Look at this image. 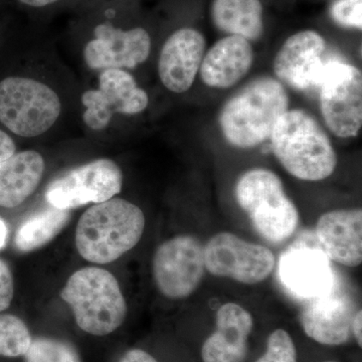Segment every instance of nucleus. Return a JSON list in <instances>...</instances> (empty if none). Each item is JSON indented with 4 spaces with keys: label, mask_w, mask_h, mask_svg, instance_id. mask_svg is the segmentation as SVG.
Wrapping results in <instances>:
<instances>
[{
    "label": "nucleus",
    "mask_w": 362,
    "mask_h": 362,
    "mask_svg": "<svg viewBox=\"0 0 362 362\" xmlns=\"http://www.w3.org/2000/svg\"><path fill=\"white\" fill-rule=\"evenodd\" d=\"M61 298L70 305L78 327L95 337L114 332L127 315L118 281L110 272L97 267L75 272L66 281Z\"/></svg>",
    "instance_id": "nucleus-5"
},
{
    "label": "nucleus",
    "mask_w": 362,
    "mask_h": 362,
    "mask_svg": "<svg viewBox=\"0 0 362 362\" xmlns=\"http://www.w3.org/2000/svg\"><path fill=\"white\" fill-rule=\"evenodd\" d=\"M270 140L276 158L297 180H326L337 169V152L329 136L311 114L302 109L286 111Z\"/></svg>",
    "instance_id": "nucleus-3"
},
{
    "label": "nucleus",
    "mask_w": 362,
    "mask_h": 362,
    "mask_svg": "<svg viewBox=\"0 0 362 362\" xmlns=\"http://www.w3.org/2000/svg\"><path fill=\"white\" fill-rule=\"evenodd\" d=\"M281 275L288 287L301 296L317 298L330 292L332 276L322 255L315 251H297L285 257Z\"/></svg>",
    "instance_id": "nucleus-20"
},
{
    "label": "nucleus",
    "mask_w": 362,
    "mask_h": 362,
    "mask_svg": "<svg viewBox=\"0 0 362 362\" xmlns=\"http://www.w3.org/2000/svg\"><path fill=\"white\" fill-rule=\"evenodd\" d=\"M330 16L342 28L361 30L362 0H335L330 7Z\"/></svg>",
    "instance_id": "nucleus-26"
},
{
    "label": "nucleus",
    "mask_w": 362,
    "mask_h": 362,
    "mask_svg": "<svg viewBox=\"0 0 362 362\" xmlns=\"http://www.w3.org/2000/svg\"><path fill=\"white\" fill-rule=\"evenodd\" d=\"M119 362H158L145 350L135 349L126 352Z\"/></svg>",
    "instance_id": "nucleus-29"
},
{
    "label": "nucleus",
    "mask_w": 362,
    "mask_h": 362,
    "mask_svg": "<svg viewBox=\"0 0 362 362\" xmlns=\"http://www.w3.org/2000/svg\"><path fill=\"white\" fill-rule=\"evenodd\" d=\"M289 110L284 84L263 76L252 80L223 105L218 125L228 143L252 149L270 139L279 119Z\"/></svg>",
    "instance_id": "nucleus-2"
},
{
    "label": "nucleus",
    "mask_w": 362,
    "mask_h": 362,
    "mask_svg": "<svg viewBox=\"0 0 362 362\" xmlns=\"http://www.w3.org/2000/svg\"><path fill=\"white\" fill-rule=\"evenodd\" d=\"M7 238V226L6 223L0 218V249L4 247Z\"/></svg>",
    "instance_id": "nucleus-32"
},
{
    "label": "nucleus",
    "mask_w": 362,
    "mask_h": 362,
    "mask_svg": "<svg viewBox=\"0 0 362 362\" xmlns=\"http://www.w3.org/2000/svg\"><path fill=\"white\" fill-rule=\"evenodd\" d=\"M65 109L59 88L37 71L13 74L0 81V125L11 135L26 139L49 135Z\"/></svg>",
    "instance_id": "nucleus-1"
},
{
    "label": "nucleus",
    "mask_w": 362,
    "mask_h": 362,
    "mask_svg": "<svg viewBox=\"0 0 362 362\" xmlns=\"http://www.w3.org/2000/svg\"><path fill=\"white\" fill-rule=\"evenodd\" d=\"M255 362H298L293 338L284 329H276L269 335L264 356Z\"/></svg>",
    "instance_id": "nucleus-25"
},
{
    "label": "nucleus",
    "mask_w": 362,
    "mask_h": 362,
    "mask_svg": "<svg viewBox=\"0 0 362 362\" xmlns=\"http://www.w3.org/2000/svg\"><path fill=\"white\" fill-rule=\"evenodd\" d=\"M25 362H80L70 345L49 338L33 340L25 356Z\"/></svg>",
    "instance_id": "nucleus-24"
},
{
    "label": "nucleus",
    "mask_w": 362,
    "mask_h": 362,
    "mask_svg": "<svg viewBox=\"0 0 362 362\" xmlns=\"http://www.w3.org/2000/svg\"><path fill=\"white\" fill-rule=\"evenodd\" d=\"M145 228L142 209L127 199L113 197L89 207L76 230V247L90 263H112L132 250Z\"/></svg>",
    "instance_id": "nucleus-4"
},
{
    "label": "nucleus",
    "mask_w": 362,
    "mask_h": 362,
    "mask_svg": "<svg viewBox=\"0 0 362 362\" xmlns=\"http://www.w3.org/2000/svg\"><path fill=\"white\" fill-rule=\"evenodd\" d=\"M254 61L251 42L237 35H226L207 49L199 74L207 87L230 89L246 77Z\"/></svg>",
    "instance_id": "nucleus-18"
},
{
    "label": "nucleus",
    "mask_w": 362,
    "mask_h": 362,
    "mask_svg": "<svg viewBox=\"0 0 362 362\" xmlns=\"http://www.w3.org/2000/svg\"><path fill=\"white\" fill-rule=\"evenodd\" d=\"M235 199L257 232L269 242H284L296 230L299 213L273 171L252 168L237 181Z\"/></svg>",
    "instance_id": "nucleus-7"
},
{
    "label": "nucleus",
    "mask_w": 362,
    "mask_h": 362,
    "mask_svg": "<svg viewBox=\"0 0 362 362\" xmlns=\"http://www.w3.org/2000/svg\"><path fill=\"white\" fill-rule=\"evenodd\" d=\"M16 152V141L13 135L0 128V164L13 156Z\"/></svg>",
    "instance_id": "nucleus-28"
},
{
    "label": "nucleus",
    "mask_w": 362,
    "mask_h": 362,
    "mask_svg": "<svg viewBox=\"0 0 362 362\" xmlns=\"http://www.w3.org/2000/svg\"><path fill=\"white\" fill-rule=\"evenodd\" d=\"M123 173L115 161L99 158L69 170L47 185L45 199L52 207L71 211L101 204L120 194Z\"/></svg>",
    "instance_id": "nucleus-10"
},
{
    "label": "nucleus",
    "mask_w": 362,
    "mask_h": 362,
    "mask_svg": "<svg viewBox=\"0 0 362 362\" xmlns=\"http://www.w3.org/2000/svg\"><path fill=\"white\" fill-rule=\"evenodd\" d=\"M13 274L6 262L0 259V312L6 310L13 299Z\"/></svg>",
    "instance_id": "nucleus-27"
},
{
    "label": "nucleus",
    "mask_w": 362,
    "mask_h": 362,
    "mask_svg": "<svg viewBox=\"0 0 362 362\" xmlns=\"http://www.w3.org/2000/svg\"><path fill=\"white\" fill-rule=\"evenodd\" d=\"M319 103L326 126L337 137L349 139L362 127V74L338 59L325 62L319 82Z\"/></svg>",
    "instance_id": "nucleus-8"
},
{
    "label": "nucleus",
    "mask_w": 362,
    "mask_h": 362,
    "mask_svg": "<svg viewBox=\"0 0 362 362\" xmlns=\"http://www.w3.org/2000/svg\"><path fill=\"white\" fill-rule=\"evenodd\" d=\"M323 362H337V361H323Z\"/></svg>",
    "instance_id": "nucleus-33"
},
{
    "label": "nucleus",
    "mask_w": 362,
    "mask_h": 362,
    "mask_svg": "<svg viewBox=\"0 0 362 362\" xmlns=\"http://www.w3.org/2000/svg\"><path fill=\"white\" fill-rule=\"evenodd\" d=\"M356 313L350 298L328 292L305 307L300 321L312 340L327 346H338L349 341Z\"/></svg>",
    "instance_id": "nucleus-16"
},
{
    "label": "nucleus",
    "mask_w": 362,
    "mask_h": 362,
    "mask_svg": "<svg viewBox=\"0 0 362 362\" xmlns=\"http://www.w3.org/2000/svg\"><path fill=\"white\" fill-rule=\"evenodd\" d=\"M316 233L328 258L343 266L361 265V209H335L323 214L317 221Z\"/></svg>",
    "instance_id": "nucleus-17"
},
{
    "label": "nucleus",
    "mask_w": 362,
    "mask_h": 362,
    "mask_svg": "<svg viewBox=\"0 0 362 362\" xmlns=\"http://www.w3.org/2000/svg\"><path fill=\"white\" fill-rule=\"evenodd\" d=\"M254 329L252 314L237 303L221 305L216 312V329L202 347L204 362H243Z\"/></svg>",
    "instance_id": "nucleus-15"
},
{
    "label": "nucleus",
    "mask_w": 362,
    "mask_h": 362,
    "mask_svg": "<svg viewBox=\"0 0 362 362\" xmlns=\"http://www.w3.org/2000/svg\"><path fill=\"white\" fill-rule=\"evenodd\" d=\"M362 311L361 309L356 311L352 321L351 333L356 338V341L359 347L362 346Z\"/></svg>",
    "instance_id": "nucleus-30"
},
{
    "label": "nucleus",
    "mask_w": 362,
    "mask_h": 362,
    "mask_svg": "<svg viewBox=\"0 0 362 362\" xmlns=\"http://www.w3.org/2000/svg\"><path fill=\"white\" fill-rule=\"evenodd\" d=\"M32 341L30 330L21 318L11 314L0 315V356H25Z\"/></svg>",
    "instance_id": "nucleus-23"
},
{
    "label": "nucleus",
    "mask_w": 362,
    "mask_h": 362,
    "mask_svg": "<svg viewBox=\"0 0 362 362\" xmlns=\"http://www.w3.org/2000/svg\"><path fill=\"white\" fill-rule=\"evenodd\" d=\"M204 247L194 235H181L157 247L152 273L159 291L169 299H185L199 288L204 275Z\"/></svg>",
    "instance_id": "nucleus-12"
},
{
    "label": "nucleus",
    "mask_w": 362,
    "mask_h": 362,
    "mask_svg": "<svg viewBox=\"0 0 362 362\" xmlns=\"http://www.w3.org/2000/svg\"><path fill=\"white\" fill-rule=\"evenodd\" d=\"M70 220V211L56 207L42 211L28 218L18 228L16 235V245L21 252H30L40 249L51 242L65 228Z\"/></svg>",
    "instance_id": "nucleus-22"
},
{
    "label": "nucleus",
    "mask_w": 362,
    "mask_h": 362,
    "mask_svg": "<svg viewBox=\"0 0 362 362\" xmlns=\"http://www.w3.org/2000/svg\"><path fill=\"white\" fill-rule=\"evenodd\" d=\"M326 47L325 39L316 30L290 35L274 59L276 78L298 90L317 89L325 65Z\"/></svg>",
    "instance_id": "nucleus-13"
},
{
    "label": "nucleus",
    "mask_w": 362,
    "mask_h": 362,
    "mask_svg": "<svg viewBox=\"0 0 362 362\" xmlns=\"http://www.w3.org/2000/svg\"><path fill=\"white\" fill-rule=\"evenodd\" d=\"M206 52V40L190 26L178 28L162 45L157 74L166 90L185 94L192 89Z\"/></svg>",
    "instance_id": "nucleus-14"
},
{
    "label": "nucleus",
    "mask_w": 362,
    "mask_h": 362,
    "mask_svg": "<svg viewBox=\"0 0 362 362\" xmlns=\"http://www.w3.org/2000/svg\"><path fill=\"white\" fill-rule=\"evenodd\" d=\"M211 18L226 35H237L251 42L261 39L265 30L262 0H213Z\"/></svg>",
    "instance_id": "nucleus-21"
},
{
    "label": "nucleus",
    "mask_w": 362,
    "mask_h": 362,
    "mask_svg": "<svg viewBox=\"0 0 362 362\" xmlns=\"http://www.w3.org/2000/svg\"><path fill=\"white\" fill-rule=\"evenodd\" d=\"M61 0H18L21 6L30 7V8H45V7L54 6Z\"/></svg>",
    "instance_id": "nucleus-31"
},
{
    "label": "nucleus",
    "mask_w": 362,
    "mask_h": 362,
    "mask_svg": "<svg viewBox=\"0 0 362 362\" xmlns=\"http://www.w3.org/2000/svg\"><path fill=\"white\" fill-rule=\"evenodd\" d=\"M95 76V84L80 96L81 118L90 134H111L121 120L141 115L148 109V93L131 71L106 70Z\"/></svg>",
    "instance_id": "nucleus-6"
},
{
    "label": "nucleus",
    "mask_w": 362,
    "mask_h": 362,
    "mask_svg": "<svg viewBox=\"0 0 362 362\" xmlns=\"http://www.w3.org/2000/svg\"><path fill=\"white\" fill-rule=\"evenodd\" d=\"M204 266L209 274L246 285L263 282L276 265L270 249L228 232L214 235L204 247Z\"/></svg>",
    "instance_id": "nucleus-11"
},
{
    "label": "nucleus",
    "mask_w": 362,
    "mask_h": 362,
    "mask_svg": "<svg viewBox=\"0 0 362 362\" xmlns=\"http://www.w3.org/2000/svg\"><path fill=\"white\" fill-rule=\"evenodd\" d=\"M45 171L44 156L33 149L16 151L0 164V206L23 204L39 187Z\"/></svg>",
    "instance_id": "nucleus-19"
},
{
    "label": "nucleus",
    "mask_w": 362,
    "mask_h": 362,
    "mask_svg": "<svg viewBox=\"0 0 362 362\" xmlns=\"http://www.w3.org/2000/svg\"><path fill=\"white\" fill-rule=\"evenodd\" d=\"M152 37L142 26L123 28L110 21L93 28L81 47V59L87 70L131 71L146 63L151 56Z\"/></svg>",
    "instance_id": "nucleus-9"
}]
</instances>
